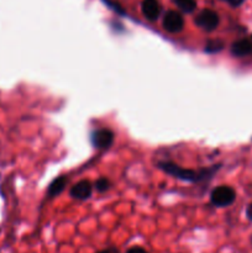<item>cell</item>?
<instances>
[{"mask_svg": "<svg viewBox=\"0 0 252 253\" xmlns=\"http://www.w3.org/2000/svg\"><path fill=\"white\" fill-rule=\"evenodd\" d=\"M157 167L160 168V169H162L165 173H167V174L177 178V179L184 180V182H189V183H198L212 177L214 173H216V170L220 168V166H212V167L205 168V169L194 170V169H184V168L175 165V163L166 162V161H163V162L157 163Z\"/></svg>", "mask_w": 252, "mask_h": 253, "instance_id": "cell-1", "label": "cell"}, {"mask_svg": "<svg viewBox=\"0 0 252 253\" xmlns=\"http://www.w3.org/2000/svg\"><path fill=\"white\" fill-rule=\"evenodd\" d=\"M236 199V193L229 185H219L215 189H212L210 194V200L211 204L217 208H226L234 204Z\"/></svg>", "mask_w": 252, "mask_h": 253, "instance_id": "cell-2", "label": "cell"}, {"mask_svg": "<svg viewBox=\"0 0 252 253\" xmlns=\"http://www.w3.org/2000/svg\"><path fill=\"white\" fill-rule=\"evenodd\" d=\"M194 21L198 27H200V29L205 30L208 32H211L219 26L220 17L217 15V12H215L214 10L204 9L197 15Z\"/></svg>", "mask_w": 252, "mask_h": 253, "instance_id": "cell-3", "label": "cell"}, {"mask_svg": "<svg viewBox=\"0 0 252 253\" xmlns=\"http://www.w3.org/2000/svg\"><path fill=\"white\" fill-rule=\"evenodd\" d=\"M114 132L109 128H100L93 131L90 136L91 143L96 150H108L114 143Z\"/></svg>", "mask_w": 252, "mask_h": 253, "instance_id": "cell-4", "label": "cell"}, {"mask_svg": "<svg viewBox=\"0 0 252 253\" xmlns=\"http://www.w3.org/2000/svg\"><path fill=\"white\" fill-rule=\"evenodd\" d=\"M162 25L166 31L170 32V34H177V32L182 31L184 27V19L178 11L169 10L163 16Z\"/></svg>", "mask_w": 252, "mask_h": 253, "instance_id": "cell-5", "label": "cell"}, {"mask_svg": "<svg viewBox=\"0 0 252 253\" xmlns=\"http://www.w3.org/2000/svg\"><path fill=\"white\" fill-rule=\"evenodd\" d=\"M231 54L237 58H241V57L251 56L252 54V36L245 37V39L237 40L234 43L231 44Z\"/></svg>", "mask_w": 252, "mask_h": 253, "instance_id": "cell-6", "label": "cell"}, {"mask_svg": "<svg viewBox=\"0 0 252 253\" xmlns=\"http://www.w3.org/2000/svg\"><path fill=\"white\" fill-rule=\"evenodd\" d=\"M91 193H93V185L89 180H81L77 184H74L69 190L71 197L78 200L89 199L91 197Z\"/></svg>", "mask_w": 252, "mask_h": 253, "instance_id": "cell-7", "label": "cell"}, {"mask_svg": "<svg viewBox=\"0 0 252 253\" xmlns=\"http://www.w3.org/2000/svg\"><path fill=\"white\" fill-rule=\"evenodd\" d=\"M141 10H142L143 16L150 21H156L161 15V4L158 0H142L141 4Z\"/></svg>", "mask_w": 252, "mask_h": 253, "instance_id": "cell-8", "label": "cell"}, {"mask_svg": "<svg viewBox=\"0 0 252 253\" xmlns=\"http://www.w3.org/2000/svg\"><path fill=\"white\" fill-rule=\"evenodd\" d=\"M67 183H68V179H67V177H64V175H61V177L56 178V179L49 184L48 190H47V195H48L49 198H53V197H57V195H59L64 189H66Z\"/></svg>", "mask_w": 252, "mask_h": 253, "instance_id": "cell-9", "label": "cell"}, {"mask_svg": "<svg viewBox=\"0 0 252 253\" xmlns=\"http://www.w3.org/2000/svg\"><path fill=\"white\" fill-rule=\"evenodd\" d=\"M183 12H187V14H190L195 10L197 7V1L195 0H172Z\"/></svg>", "mask_w": 252, "mask_h": 253, "instance_id": "cell-10", "label": "cell"}, {"mask_svg": "<svg viewBox=\"0 0 252 253\" xmlns=\"http://www.w3.org/2000/svg\"><path fill=\"white\" fill-rule=\"evenodd\" d=\"M225 47V43L221 40H209L205 46V51L208 53H217V52L222 51Z\"/></svg>", "mask_w": 252, "mask_h": 253, "instance_id": "cell-11", "label": "cell"}, {"mask_svg": "<svg viewBox=\"0 0 252 253\" xmlns=\"http://www.w3.org/2000/svg\"><path fill=\"white\" fill-rule=\"evenodd\" d=\"M110 187H111V183L108 178H99V179L95 182V184H94V188H95L99 193L106 192V190L110 189Z\"/></svg>", "mask_w": 252, "mask_h": 253, "instance_id": "cell-12", "label": "cell"}, {"mask_svg": "<svg viewBox=\"0 0 252 253\" xmlns=\"http://www.w3.org/2000/svg\"><path fill=\"white\" fill-rule=\"evenodd\" d=\"M126 253H148L146 250H143L142 247H132V249L128 250Z\"/></svg>", "mask_w": 252, "mask_h": 253, "instance_id": "cell-13", "label": "cell"}, {"mask_svg": "<svg viewBox=\"0 0 252 253\" xmlns=\"http://www.w3.org/2000/svg\"><path fill=\"white\" fill-rule=\"evenodd\" d=\"M246 216H247V219H249L250 221L252 222V203L249 205V207H247V209H246Z\"/></svg>", "mask_w": 252, "mask_h": 253, "instance_id": "cell-14", "label": "cell"}, {"mask_svg": "<svg viewBox=\"0 0 252 253\" xmlns=\"http://www.w3.org/2000/svg\"><path fill=\"white\" fill-rule=\"evenodd\" d=\"M96 253H120V252H119V250L115 249V247H110V249L103 250V251H99Z\"/></svg>", "mask_w": 252, "mask_h": 253, "instance_id": "cell-15", "label": "cell"}, {"mask_svg": "<svg viewBox=\"0 0 252 253\" xmlns=\"http://www.w3.org/2000/svg\"><path fill=\"white\" fill-rule=\"evenodd\" d=\"M224 1H227L229 4H231L232 6H239V5L242 4L244 0H224Z\"/></svg>", "mask_w": 252, "mask_h": 253, "instance_id": "cell-16", "label": "cell"}]
</instances>
